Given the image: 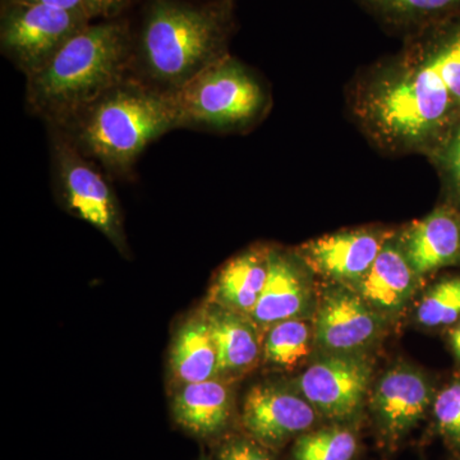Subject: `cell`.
I'll return each mask as SVG.
<instances>
[{"label": "cell", "instance_id": "obj_24", "mask_svg": "<svg viewBox=\"0 0 460 460\" xmlns=\"http://www.w3.org/2000/svg\"><path fill=\"white\" fill-rule=\"evenodd\" d=\"M425 328H447L460 321V275L445 278L429 288L417 307Z\"/></svg>", "mask_w": 460, "mask_h": 460}, {"label": "cell", "instance_id": "obj_11", "mask_svg": "<svg viewBox=\"0 0 460 460\" xmlns=\"http://www.w3.org/2000/svg\"><path fill=\"white\" fill-rule=\"evenodd\" d=\"M390 233L376 228L341 230L296 248L308 270L353 287L375 262Z\"/></svg>", "mask_w": 460, "mask_h": 460}, {"label": "cell", "instance_id": "obj_13", "mask_svg": "<svg viewBox=\"0 0 460 460\" xmlns=\"http://www.w3.org/2000/svg\"><path fill=\"white\" fill-rule=\"evenodd\" d=\"M307 270L298 256L270 247L265 287L250 314L260 330L308 314L314 296Z\"/></svg>", "mask_w": 460, "mask_h": 460}, {"label": "cell", "instance_id": "obj_2", "mask_svg": "<svg viewBox=\"0 0 460 460\" xmlns=\"http://www.w3.org/2000/svg\"><path fill=\"white\" fill-rule=\"evenodd\" d=\"M132 63V40L124 23H89L27 75V105L51 126L65 127L128 77Z\"/></svg>", "mask_w": 460, "mask_h": 460}, {"label": "cell", "instance_id": "obj_23", "mask_svg": "<svg viewBox=\"0 0 460 460\" xmlns=\"http://www.w3.org/2000/svg\"><path fill=\"white\" fill-rule=\"evenodd\" d=\"M358 438L344 426H330L307 431L296 438L292 460H352Z\"/></svg>", "mask_w": 460, "mask_h": 460}, {"label": "cell", "instance_id": "obj_1", "mask_svg": "<svg viewBox=\"0 0 460 460\" xmlns=\"http://www.w3.org/2000/svg\"><path fill=\"white\" fill-rule=\"evenodd\" d=\"M352 111L377 146L428 155L460 114L443 81L410 47L354 84Z\"/></svg>", "mask_w": 460, "mask_h": 460}, {"label": "cell", "instance_id": "obj_17", "mask_svg": "<svg viewBox=\"0 0 460 460\" xmlns=\"http://www.w3.org/2000/svg\"><path fill=\"white\" fill-rule=\"evenodd\" d=\"M172 417L181 429L199 438H213L228 428L233 399L228 381L211 378L183 384L172 398Z\"/></svg>", "mask_w": 460, "mask_h": 460}, {"label": "cell", "instance_id": "obj_20", "mask_svg": "<svg viewBox=\"0 0 460 460\" xmlns=\"http://www.w3.org/2000/svg\"><path fill=\"white\" fill-rule=\"evenodd\" d=\"M171 368L181 385L217 378V349L204 311L178 330L172 344Z\"/></svg>", "mask_w": 460, "mask_h": 460}, {"label": "cell", "instance_id": "obj_30", "mask_svg": "<svg viewBox=\"0 0 460 460\" xmlns=\"http://www.w3.org/2000/svg\"><path fill=\"white\" fill-rule=\"evenodd\" d=\"M449 341L454 357L460 362V321L450 332Z\"/></svg>", "mask_w": 460, "mask_h": 460}, {"label": "cell", "instance_id": "obj_12", "mask_svg": "<svg viewBox=\"0 0 460 460\" xmlns=\"http://www.w3.org/2000/svg\"><path fill=\"white\" fill-rule=\"evenodd\" d=\"M434 399V387L423 372L395 366L378 380L371 399L381 434L398 441L423 419Z\"/></svg>", "mask_w": 460, "mask_h": 460}, {"label": "cell", "instance_id": "obj_25", "mask_svg": "<svg viewBox=\"0 0 460 460\" xmlns=\"http://www.w3.org/2000/svg\"><path fill=\"white\" fill-rule=\"evenodd\" d=\"M426 156L438 172L445 202L460 210V119Z\"/></svg>", "mask_w": 460, "mask_h": 460}, {"label": "cell", "instance_id": "obj_19", "mask_svg": "<svg viewBox=\"0 0 460 460\" xmlns=\"http://www.w3.org/2000/svg\"><path fill=\"white\" fill-rule=\"evenodd\" d=\"M405 45L434 68L460 114V14L411 33Z\"/></svg>", "mask_w": 460, "mask_h": 460}, {"label": "cell", "instance_id": "obj_22", "mask_svg": "<svg viewBox=\"0 0 460 460\" xmlns=\"http://www.w3.org/2000/svg\"><path fill=\"white\" fill-rule=\"evenodd\" d=\"M314 341L313 326L302 317L280 321L266 330L263 358L272 366L292 370L310 356Z\"/></svg>", "mask_w": 460, "mask_h": 460}, {"label": "cell", "instance_id": "obj_3", "mask_svg": "<svg viewBox=\"0 0 460 460\" xmlns=\"http://www.w3.org/2000/svg\"><path fill=\"white\" fill-rule=\"evenodd\" d=\"M232 27L229 2L195 5L154 0L133 62L137 60L144 83L162 93H175L228 54Z\"/></svg>", "mask_w": 460, "mask_h": 460}, {"label": "cell", "instance_id": "obj_8", "mask_svg": "<svg viewBox=\"0 0 460 460\" xmlns=\"http://www.w3.org/2000/svg\"><path fill=\"white\" fill-rule=\"evenodd\" d=\"M371 376V363L362 353L326 354L301 375L298 389L317 413L344 422L361 411Z\"/></svg>", "mask_w": 460, "mask_h": 460}, {"label": "cell", "instance_id": "obj_10", "mask_svg": "<svg viewBox=\"0 0 460 460\" xmlns=\"http://www.w3.org/2000/svg\"><path fill=\"white\" fill-rule=\"evenodd\" d=\"M317 414L301 393L275 384H260L244 399L242 422L248 436L268 449H278L295 436L310 431Z\"/></svg>", "mask_w": 460, "mask_h": 460}, {"label": "cell", "instance_id": "obj_18", "mask_svg": "<svg viewBox=\"0 0 460 460\" xmlns=\"http://www.w3.org/2000/svg\"><path fill=\"white\" fill-rule=\"evenodd\" d=\"M270 247H252L233 257L220 269L208 304L250 316L265 287Z\"/></svg>", "mask_w": 460, "mask_h": 460}, {"label": "cell", "instance_id": "obj_7", "mask_svg": "<svg viewBox=\"0 0 460 460\" xmlns=\"http://www.w3.org/2000/svg\"><path fill=\"white\" fill-rule=\"evenodd\" d=\"M89 22L90 18L84 12L7 2L3 8L0 26L3 54L27 77L39 71Z\"/></svg>", "mask_w": 460, "mask_h": 460}, {"label": "cell", "instance_id": "obj_21", "mask_svg": "<svg viewBox=\"0 0 460 460\" xmlns=\"http://www.w3.org/2000/svg\"><path fill=\"white\" fill-rule=\"evenodd\" d=\"M381 25L405 38L423 27L459 16L460 0H357Z\"/></svg>", "mask_w": 460, "mask_h": 460}, {"label": "cell", "instance_id": "obj_26", "mask_svg": "<svg viewBox=\"0 0 460 460\" xmlns=\"http://www.w3.org/2000/svg\"><path fill=\"white\" fill-rule=\"evenodd\" d=\"M432 411L440 434L450 444L460 447V377L435 396Z\"/></svg>", "mask_w": 460, "mask_h": 460}, {"label": "cell", "instance_id": "obj_28", "mask_svg": "<svg viewBox=\"0 0 460 460\" xmlns=\"http://www.w3.org/2000/svg\"><path fill=\"white\" fill-rule=\"evenodd\" d=\"M131 0H84V12L90 20L96 17L117 16Z\"/></svg>", "mask_w": 460, "mask_h": 460}, {"label": "cell", "instance_id": "obj_15", "mask_svg": "<svg viewBox=\"0 0 460 460\" xmlns=\"http://www.w3.org/2000/svg\"><path fill=\"white\" fill-rule=\"evenodd\" d=\"M399 238L405 256L420 277L459 265L460 210L444 201Z\"/></svg>", "mask_w": 460, "mask_h": 460}, {"label": "cell", "instance_id": "obj_9", "mask_svg": "<svg viewBox=\"0 0 460 460\" xmlns=\"http://www.w3.org/2000/svg\"><path fill=\"white\" fill-rule=\"evenodd\" d=\"M384 319L352 288H332L320 299L314 344L325 354L362 353L380 338Z\"/></svg>", "mask_w": 460, "mask_h": 460}, {"label": "cell", "instance_id": "obj_16", "mask_svg": "<svg viewBox=\"0 0 460 460\" xmlns=\"http://www.w3.org/2000/svg\"><path fill=\"white\" fill-rule=\"evenodd\" d=\"M217 349V378L228 381L252 370L262 350L261 332L247 314L208 304L202 308Z\"/></svg>", "mask_w": 460, "mask_h": 460}, {"label": "cell", "instance_id": "obj_27", "mask_svg": "<svg viewBox=\"0 0 460 460\" xmlns=\"http://www.w3.org/2000/svg\"><path fill=\"white\" fill-rule=\"evenodd\" d=\"M269 450L251 436H233L220 445L217 460H274Z\"/></svg>", "mask_w": 460, "mask_h": 460}, {"label": "cell", "instance_id": "obj_6", "mask_svg": "<svg viewBox=\"0 0 460 460\" xmlns=\"http://www.w3.org/2000/svg\"><path fill=\"white\" fill-rule=\"evenodd\" d=\"M51 157L58 190L68 211L95 226L123 251L126 241L113 190L89 156L59 127L51 129Z\"/></svg>", "mask_w": 460, "mask_h": 460}, {"label": "cell", "instance_id": "obj_5", "mask_svg": "<svg viewBox=\"0 0 460 460\" xmlns=\"http://www.w3.org/2000/svg\"><path fill=\"white\" fill-rule=\"evenodd\" d=\"M178 127L243 132L261 122L270 93L237 58L226 54L172 93Z\"/></svg>", "mask_w": 460, "mask_h": 460}, {"label": "cell", "instance_id": "obj_14", "mask_svg": "<svg viewBox=\"0 0 460 460\" xmlns=\"http://www.w3.org/2000/svg\"><path fill=\"white\" fill-rule=\"evenodd\" d=\"M420 278L405 256L401 238L392 234L362 279L349 288L381 316L389 317L410 304Z\"/></svg>", "mask_w": 460, "mask_h": 460}, {"label": "cell", "instance_id": "obj_29", "mask_svg": "<svg viewBox=\"0 0 460 460\" xmlns=\"http://www.w3.org/2000/svg\"><path fill=\"white\" fill-rule=\"evenodd\" d=\"M7 2L32 3V4H45L69 9V11L84 12V0H7Z\"/></svg>", "mask_w": 460, "mask_h": 460}, {"label": "cell", "instance_id": "obj_4", "mask_svg": "<svg viewBox=\"0 0 460 460\" xmlns=\"http://www.w3.org/2000/svg\"><path fill=\"white\" fill-rule=\"evenodd\" d=\"M59 128L84 155L127 174L148 144L178 128V118L172 93L127 77Z\"/></svg>", "mask_w": 460, "mask_h": 460}, {"label": "cell", "instance_id": "obj_31", "mask_svg": "<svg viewBox=\"0 0 460 460\" xmlns=\"http://www.w3.org/2000/svg\"><path fill=\"white\" fill-rule=\"evenodd\" d=\"M199 460H208V459H206V456H199Z\"/></svg>", "mask_w": 460, "mask_h": 460}]
</instances>
